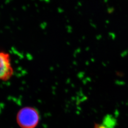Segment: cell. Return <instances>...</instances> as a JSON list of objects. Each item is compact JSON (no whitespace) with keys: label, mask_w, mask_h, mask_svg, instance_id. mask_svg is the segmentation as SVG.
Here are the masks:
<instances>
[{"label":"cell","mask_w":128,"mask_h":128,"mask_svg":"<svg viewBox=\"0 0 128 128\" xmlns=\"http://www.w3.org/2000/svg\"><path fill=\"white\" fill-rule=\"evenodd\" d=\"M14 70L9 53L0 51V81H6L14 75Z\"/></svg>","instance_id":"2"},{"label":"cell","mask_w":128,"mask_h":128,"mask_svg":"<svg viewBox=\"0 0 128 128\" xmlns=\"http://www.w3.org/2000/svg\"><path fill=\"white\" fill-rule=\"evenodd\" d=\"M16 120L22 128H35L38 124L40 115L35 108L26 107L18 111Z\"/></svg>","instance_id":"1"}]
</instances>
